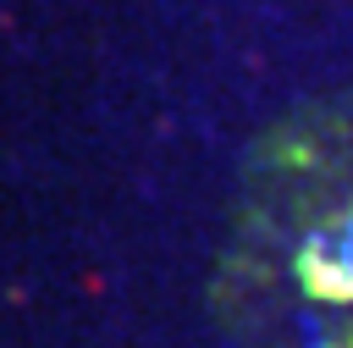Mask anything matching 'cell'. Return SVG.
Instances as JSON below:
<instances>
[{
	"label": "cell",
	"instance_id": "1",
	"mask_svg": "<svg viewBox=\"0 0 353 348\" xmlns=\"http://www.w3.org/2000/svg\"><path fill=\"white\" fill-rule=\"evenodd\" d=\"M221 309L232 348H353V110L292 122L254 160Z\"/></svg>",
	"mask_w": 353,
	"mask_h": 348
}]
</instances>
